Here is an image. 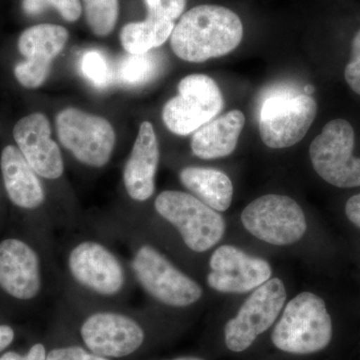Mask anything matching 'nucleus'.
<instances>
[{"mask_svg": "<svg viewBox=\"0 0 360 360\" xmlns=\"http://www.w3.org/2000/svg\"><path fill=\"white\" fill-rule=\"evenodd\" d=\"M148 7V16L158 20L174 21L181 15L186 0H144Z\"/></svg>", "mask_w": 360, "mask_h": 360, "instance_id": "obj_26", "label": "nucleus"}, {"mask_svg": "<svg viewBox=\"0 0 360 360\" xmlns=\"http://www.w3.org/2000/svg\"><path fill=\"white\" fill-rule=\"evenodd\" d=\"M241 221L253 236L274 245L297 243L307 231L300 205L288 196L267 194L246 206Z\"/></svg>", "mask_w": 360, "mask_h": 360, "instance_id": "obj_10", "label": "nucleus"}, {"mask_svg": "<svg viewBox=\"0 0 360 360\" xmlns=\"http://www.w3.org/2000/svg\"><path fill=\"white\" fill-rule=\"evenodd\" d=\"M259 134L270 148H290L309 131L317 113L314 97L292 87L270 90L260 105Z\"/></svg>", "mask_w": 360, "mask_h": 360, "instance_id": "obj_5", "label": "nucleus"}, {"mask_svg": "<svg viewBox=\"0 0 360 360\" xmlns=\"http://www.w3.org/2000/svg\"><path fill=\"white\" fill-rule=\"evenodd\" d=\"M46 348L42 343L33 345L27 354L21 355L15 352H8L0 356V360H46Z\"/></svg>", "mask_w": 360, "mask_h": 360, "instance_id": "obj_29", "label": "nucleus"}, {"mask_svg": "<svg viewBox=\"0 0 360 360\" xmlns=\"http://www.w3.org/2000/svg\"><path fill=\"white\" fill-rule=\"evenodd\" d=\"M174 21L161 20L148 16L141 22H130L123 26L120 41L129 54H143L160 47L174 30Z\"/></svg>", "mask_w": 360, "mask_h": 360, "instance_id": "obj_21", "label": "nucleus"}, {"mask_svg": "<svg viewBox=\"0 0 360 360\" xmlns=\"http://www.w3.org/2000/svg\"><path fill=\"white\" fill-rule=\"evenodd\" d=\"M80 71L90 84L97 89H105L112 82V70L108 59L101 51L85 52L80 59Z\"/></svg>", "mask_w": 360, "mask_h": 360, "instance_id": "obj_24", "label": "nucleus"}, {"mask_svg": "<svg viewBox=\"0 0 360 360\" xmlns=\"http://www.w3.org/2000/svg\"><path fill=\"white\" fill-rule=\"evenodd\" d=\"M210 267L206 281L212 290L222 293L257 290L270 279L272 272L266 260L251 257L232 245H222L214 250Z\"/></svg>", "mask_w": 360, "mask_h": 360, "instance_id": "obj_15", "label": "nucleus"}, {"mask_svg": "<svg viewBox=\"0 0 360 360\" xmlns=\"http://www.w3.org/2000/svg\"><path fill=\"white\" fill-rule=\"evenodd\" d=\"M41 257L20 238L0 241V288L20 302H32L44 290Z\"/></svg>", "mask_w": 360, "mask_h": 360, "instance_id": "obj_13", "label": "nucleus"}, {"mask_svg": "<svg viewBox=\"0 0 360 360\" xmlns=\"http://www.w3.org/2000/svg\"><path fill=\"white\" fill-rule=\"evenodd\" d=\"M160 146L153 125L143 122L123 168V186L130 200L146 202L155 191Z\"/></svg>", "mask_w": 360, "mask_h": 360, "instance_id": "obj_17", "label": "nucleus"}, {"mask_svg": "<svg viewBox=\"0 0 360 360\" xmlns=\"http://www.w3.org/2000/svg\"><path fill=\"white\" fill-rule=\"evenodd\" d=\"M286 300V290L279 278L269 279L255 290L238 315L224 326V341L233 352L251 347L258 335L274 323Z\"/></svg>", "mask_w": 360, "mask_h": 360, "instance_id": "obj_12", "label": "nucleus"}, {"mask_svg": "<svg viewBox=\"0 0 360 360\" xmlns=\"http://www.w3.org/2000/svg\"><path fill=\"white\" fill-rule=\"evenodd\" d=\"M243 26L238 14L219 6L193 7L180 18L170 37L175 56L188 63H205L236 49Z\"/></svg>", "mask_w": 360, "mask_h": 360, "instance_id": "obj_1", "label": "nucleus"}, {"mask_svg": "<svg viewBox=\"0 0 360 360\" xmlns=\"http://www.w3.org/2000/svg\"><path fill=\"white\" fill-rule=\"evenodd\" d=\"M46 360H111L98 356L79 345L56 347L49 350Z\"/></svg>", "mask_w": 360, "mask_h": 360, "instance_id": "obj_28", "label": "nucleus"}, {"mask_svg": "<svg viewBox=\"0 0 360 360\" xmlns=\"http://www.w3.org/2000/svg\"><path fill=\"white\" fill-rule=\"evenodd\" d=\"M345 77L350 89L360 96V30L352 40V58L345 68Z\"/></svg>", "mask_w": 360, "mask_h": 360, "instance_id": "obj_27", "label": "nucleus"}, {"mask_svg": "<svg viewBox=\"0 0 360 360\" xmlns=\"http://www.w3.org/2000/svg\"><path fill=\"white\" fill-rule=\"evenodd\" d=\"M303 90H304L305 94H307V96H311V94H314V85L311 84H307L305 85L304 89H303Z\"/></svg>", "mask_w": 360, "mask_h": 360, "instance_id": "obj_32", "label": "nucleus"}, {"mask_svg": "<svg viewBox=\"0 0 360 360\" xmlns=\"http://www.w3.org/2000/svg\"><path fill=\"white\" fill-rule=\"evenodd\" d=\"M68 32L63 26L37 25L21 33L18 51L25 60L14 68L16 79L25 89H39L51 72L53 59L65 49Z\"/></svg>", "mask_w": 360, "mask_h": 360, "instance_id": "obj_14", "label": "nucleus"}, {"mask_svg": "<svg viewBox=\"0 0 360 360\" xmlns=\"http://www.w3.org/2000/svg\"><path fill=\"white\" fill-rule=\"evenodd\" d=\"M0 169L9 200L25 210H34L45 202V191L39 175L28 165L18 148L7 146L0 156Z\"/></svg>", "mask_w": 360, "mask_h": 360, "instance_id": "obj_18", "label": "nucleus"}, {"mask_svg": "<svg viewBox=\"0 0 360 360\" xmlns=\"http://www.w3.org/2000/svg\"><path fill=\"white\" fill-rule=\"evenodd\" d=\"M354 130L347 120H331L309 148L310 160L316 174L340 188L360 186V158L354 155Z\"/></svg>", "mask_w": 360, "mask_h": 360, "instance_id": "obj_7", "label": "nucleus"}, {"mask_svg": "<svg viewBox=\"0 0 360 360\" xmlns=\"http://www.w3.org/2000/svg\"><path fill=\"white\" fill-rule=\"evenodd\" d=\"M155 208L160 217L174 225L184 245L194 252L210 250L224 236V217L193 194L162 191L155 198Z\"/></svg>", "mask_w": 360, "mask_h": 360, "instance_id": "obj_6", "label": "nucleus"}, {"mask_svg": "<svg viewBox=\"0 0 360 360\" xmlns=\"http://www.w3.org/2000/svg\"><path fill=\"white\" fill-rule=\"evenodd\" d=\"M85 348L105 359H123L135 354L146 340V333L131 315L117 310H96L80 324Z\"/></svg>", "mask_w": 360, "mask_h": 360, "instance_id": "obj_11", "label": "nucleus"}, {"mask_svg": "<svg viewBox=\"0 0 360 360\" xmlns=\"http://www.w3.org/2000/svg\"><path fill=\"white\" fill-rule=\"evenodd\" d=\"M51 7L68 22L77 21L82 13L80 0H22L23 11L30 16L39 15Z\"/></svg>", "mask_w": 360, "mask_h": 360, "instance_id": "obj_25", "label": "nucleus"}, {"mask_svg": "<svg viewBox=\"0 0 360 360\" xmlns=\"http://www.w3.org/2000/svg\"><path fill=\"white\" fill-rule=\"evenodd\" d=\"M85 18L90 30L98 37L110 34L116 25L120 11L118 0H82Z\"/></svg>", "mask_w": 360, "mask_h": 360, "instance_id": "obj_23", "label": "nucleus"}, {"mask_svg": "<svg viewBox=\"0 0 360 360\" xmlns=\"http://www.w3.org/2000/svg\"><path fill=\"white\" fill-rule=\"evenodd\" d=\"M13 137L28 165L42 179L56 180L65 174V161L44 113L21 118L13 127Z\"/></svg>", "mask_w": 360, "mask_h": 360, "instance_id": "obj_16", "label": "nucleus"}, {"mask_svg": "<svg viewBox=\"0 0 360 360\" xmlns=\"http://www.w3.org/2000/svg\"><path fill=\"white\" fill-rule=\"evenodd\" d=\"M245 123V115L236 110L210 120L193 135L191 148L193 155L202 160L231 155L238 146Z\"/></svg>", "mask_w": 360, "mask_h": 360, "instance_id": "obj_19", "label": "nucleus"}, {"mask_svg": "<svg viewBox=\"0 0 360 360\" xmlns=\"http://www.w3.org/2000/svg\"><path fill=\"white\" fill-rule=\"evenodd\" d=\"M65 269L71 283L92 298L110 302L127 295L132 281L129 264L103 241L80 238L65 255Z\"/></svg>", "mask_w": 360, "mask_h": 360, "instance_id": "obj_2", "label": "nucleus"}, {"mask_svg": "<svg viewBox=\"0 0 360 360\" xmlns=\"http://www.w3.org/2000/svg\"><path fill=\"white\" fill-rule=\"evenodd\" d=\"M179 96L168 101L162 110L165 127L184 136L212 120L224 108L219 85L205 75H191L180 80Z\"/></svg>", "mask_w": 360, "mask_h": 360, "instance_id": "obj_9", "label": "nucleus"}, {"mask_svg": "<svg viewBox=\"0 0 360 360\" xmlns=\"http://www.w3.org/2000/svg\"><path fill=\"white\" fill-rule=\"evenodd\" d=\"M14 336H15V333L11 326H6V324L0 326V352H4L13 343Z\"/></svg>", "mask_w": 360, "mask_h": 360, "instance_id": "obj_31", "label": "nucleus"}, {"mask_svg": "<svg viewBox=\"0 0 360 360\" xmlns=\"http://www.w3.org/2000/svg\"><path fill=\"white\" fill-rule=\"evenodd\" d=\"M129 266L135 283L161 304L184 309L202 297L200 284L148 243L131 245Z\"/></svg>", "mask_w": 360, "mask_h": 360, "instance_id": "obj_3", "label": "nucleus"}, {"mask_svg": "<svg viewBox=\"0 0 360 360\" xmlns=\"http://www.w3.org/2000/svg\"><path fill=\"white\" fill-rule=\"evenodd\" d=\"M345 213L347 219L360 229V193L347 200Z\"/></svg>", "mask_w": 360, "mask_h": 360, "instance_id": "obj_30", "label": "nucleus"}, {"mask_svg": "<svg viewBox=\"0 0 360 360\" xmlns=\"http://www.w3.org/2000/svg\"><path fill=\"white\" fill-rule=\"evenodd\" d=\"M180 181L195 198L217 212L229 210L233 196L231 180L224 172L213 168H184Z\"/></svg>", "mask_w": 360, "mask_h": 360, "instance_id": "obj_20", "label": "nucleus"}, {"mask_svg": "<svg viewBox=\"0 0 360 360\" xmlns=\"http://www.w3.org/2000/svg\"><path fill=\"white\" fill-rule=\"evenodd\" d=\"M163 63L161 56L153 52L129 54L118 65V82L127 86H142L153 82L160 75Z\"/></svg>", "mask_w": 360, "mask_h": 360, "instance_id": "obj_22", "label": "nucleus"}, {"mask_svg": "<svg viewBox=\"0 0 360 360\" xmlns=\"http://www.w3.org/2000/svg\"><path fill=\"white\" fill-rule=\"evenodd\" d=\"M331 338L333 322L326 302L310 292L300 293L288 303L271 335L278 349L300 355L321 352Z\"/></svg>", "mask_w": 360, "mask_h": 360, "instance_id": "obj_4", "label": "nucleus"}, {"mask_svg": "<svg viewBox=\"0 0 360 360\" xmlns=\"http://www.w3.org/2000/svg\"><path fill=\"white\" fill-rule=\"evenodd\" d=\"M169 360H205V359H200V357H196V356H181V357H177V359H169Z\"/></svg>", "mask_w": 360, "mask_h": 360, "instance_id": "obj_33", "label": "nucleus"}, {"mask_svg": "<svg viewBox=\"0 0 360 360\" xmlns=\"http://www.w3.org/2000/svg\"><path fill=\"white\" fill-rule=\"evenodd\" d=\"M56 130L63 148L78 162L94 168L110 162L116 137L112 125L105 118L66 108L56 116Z\"/></svg>", "mask_w": 360, "mask_h": 360, "instance_id": "obj_8", "label": "nucleus"}]
</instances>
